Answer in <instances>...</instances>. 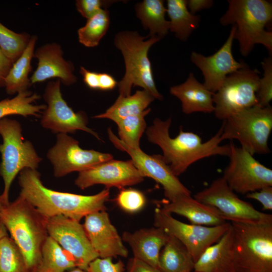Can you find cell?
<instances>
[{
  "label": "cell",
  "instance_id": "28",
  "mask_svg": "<svg viewBox=\"0 0 272 272\" xmlns=\"http://www.w3.org/2000/svg\"><path fill=\"white\" fill-rule=\"evenodd\" d=\"M37 39L36 35L31 36L26 49L13 63L5 81L8 94L12 95L28 90L31 85L29 75L32 70L31 60Z\"/></svg>",
  "mask_w": 272,
  "mask_h": 272
},
{
  "label": "cell",
  "instance_id": "42",
  "mask_svg": "<svg viewBox=\"0 0 272 272\" xmlns=\"http://www.w3.org/2000/svg\"><path fill=\"white\" fill-rule=\"evenodd\" d=\"M80 73L83 81L89 88L99 89V73L88 70L83 66L80 67Z\"/></svg>",
  "mask_w": 272,
  "mask_h": 272
},
{
  "label": "cell",
  "instance_id": "7",
  "mask_svg": "<svg viewBox=\"0 0 272 272\" xmlns=\"http://www.w3.org/2000/svg\"><path fill=\"white\" fill-rule=\"evenodd\" d=\"M21 124L16 120L4 118L0 120L1 162L0 176L4 182L1 194L6 205L10 201L9 192L12 183L18 173L25 169L36 170L41 161L32 144L25 141Z\"/></svg>",
  "mask_w": 272,
  "mask_h": 272
},
{
  "label": "cell",
  "instance_id": "44",
  "mask_svg": "<svg viewBox=\"0 0 272 272\" xmlns=\"http://www.w3.org/2000/svg\"><path fill=\"white\" fill-rule=\"evenodd\" d=\"M13 64L0 48V88L5 87V79Z\"/></svg>",
  "mask_w": 272,
  "mask_h": 272
},
{
  "label": "cell",
  "instance_id": "36",
  "mask_svg": "<svg viewBox=\"0 0 272 272\" xmlns=\"http://www.w3.org/2000/svg\"><path fill=\"white\" fill-rule=\"evenodd\" d=\"M115 201L117 206L124 211L134 213L144 207L146 199L142 191L129 188L120 189Z\"/></svg>",
  "mask_w": 272,
  "mask_h": 272
},
{
  "label": "cell",
  "instance_id": "48",
  "mask_svg": "<svg viewBox=\"0 0 272 272\" xmlns=\"http://www.w3.org/2000/svg\"><path fill=\"white\" fill-rule=\"evenodd\" d=\"M7 205L4 202L3 198L2 197V195H0V213H1L3 209L5 208V206Z\"/></svg>",
  "mask_w": 272,
  "mask_h": 272
},
{
  "label": "cell",
  "instance_id": "17",
  "mask_svg": "<svg viewBox=\"0 0 272 272\" xmlns=\"http://www.w3.org/2000/svg\"><path fill=\"white\" fill-rule=\"evenodd\" d=\"M144 179L131 160L121 161L113 159L79 172L75 184L81 189L102 184L107 188L115 187L120 190L139 184Z\"/></svg>",
  "mask_w": 272,
  "mask_h": 272
},
{
  "label": "cell",
  "instance_id": "33",
  "mask_svg": "<svg viewBox=\"0 0 272 272\" xmlns=\"http://www.w3.org/2000/svg\"><path fill=\"white\" fill-rule=\"evenodd\" d=\"M110 24L108 11L102 9L87 19L83 27L78 30L79 41L87 47L97 46L106 34Z\"/></svg>",
  "mask_w": 272,
  "mask_h": 272
},
{
  "label": "cell",
  "instance_id": "8",
  "mask_svg": "<svg viewBox=\"0 0 272 272\" xmlns=\"http://www.w3.org/2000/svg\"><path fill=\"white\" fill-rule=\"evenodd\" d=\"M222 141L236 140L252 155L270 152L268 141L272 130V108L258 105L235 114L222 123Z\"/></svg>",
  "mask_w": 272,
  "mask_h": 272
},
{
  "label": "cell",
  "instance_id": "3",
  "mask_svg": "<svg viewBox=\"0 0 272 272\" xmlns=\"http://www.w3.org/2000/svg\"><path fill=\"white\" fill-rule=\"evenodd\" d=\"M0 220L22 253L28 272H35L49 236L47 218L19 195L3 209Z\"/></svg>",
  "mask_w": 272,
  "mask_h": 272
},
{
  "label": "cell",
  "instance_id": "9",
  "mask_svg": "<svg viewBox=\"0 0 272 272\" xmlns=\"http://www.w3.org/2000/svg\"><path fill=\"white\" fill-rule=\"evenodd\" d=\"M259 75L248 66L228 75L213 96L216 117L224 121L257 105Z\"/></svg>",
  "mask_w": 272,
  "mask_h": 272
},
{
  "label": "cell",
  "instance_id": "31",
  "mask_svg": "<svg viewBox=\"0 0 272 272\" xmlns=\"http://www.w3.org/2000/svg\"><path fill=\"white\" fill-rule=\"evenodd\" d=\"M40 98V95L37 93L26 90L18 93L12 99L1 101L0 120L11 115L40 117L46 105L33 104Z\"/></svg>",
  "mask_w": 272,
  "mask_h": 272
},
{
  "label": "cell",
  "instance_id": "1",
  "mask_svg": "<svg viewBox=\"0 0 272 272\" xmlns=\"http://www.w3.org/2000/svg\"><path fill=\"white\" fill-rule=\"evenodd\" d=\"M172 120L156 118L153 124L146 130L148 140L158 145L162 150L163 157L173 173L178 177L194 162L214 156L229 157V145H221L223 125L217 133L205 142L193 132L184 131L179 128L178 134L172 138L169 128Z\"/></svg>",
  "mask_w": 272,
  "mask_h": 272
},
{
  "label": "cell",
  "instance_id": "12",
  "mask_svg": "<svg viewBox=\"0 0 272 272\" xmlns=\"http://www.w3.org/2000/svg\"><path fill=\"white\" fill-rule=\"evenodd\" d=\"M154 225L178 239L188 249L195 262L209 246L220 239L231 223L227 222L216 226L186 224L175 219L160 208H157L155 210Z\"/></svg>",
  "mask_w": 272,
  "mask_h": 272
},
{
  "label": "cell",
  "instance_id": "46",
  "mask_svg": "<svg viewBox=\"0 0 272 272\" xmlns=\"http://www.w3.org/2000/svg\"><path fill=\"white\" fill-rule=\"evenodd\" d=\"M8 236H9L8 231L4 224L0 220V241Z\"/></svg>",
  "mask_w": 272,
  "mask_h": 272
},
{
  "label": "cell",
  "instance_id": "20",
  "mask_svg": "<svg viewBox=\"0 0 272 272\" xmlns=\"http://www.w3.org/2000/svg\"><path fill=\"white\" fill-rule=\"evenodd\" d=\"M34 57L38 60L37 67L31 77V84L57 78L64 85L70 86L76 83L73 63L63 57V51L57 43L44 44L34 52Z\"/></svg>",
  "mask_w": 272,
  "mask_h": 272
},
{
  "label": "cell",
  "instance_id": "19",
  "mask_svg": "<svg viewBox=\"0 0 272 272\" xmlns=\"http://www.w3.org/2000/svg\"><path fill=\"white\" fill-rule=\"evenodd\" d=\"M84 218V228L99 257H127L128 251L105 211L93 212Z\"/></svg>",
  "mask_w": 272,
  "mask_h": 272
},
{
  "label": "cell",
  "instance_id": "6",
  "mask_svg": "<svg viewBox=\"0 0 272 272\" xmlns=\"http://www.w3.org/2000/svg\"><path fill=\"white\" fill-rule=\"evenodd\" d=\"M230 223L235 272H272V223Z\"/></svg>",
  "mask_w": 272,
  "mask_h": 272
},
{
  "label": "cell",
  "instance_id": "5",
  "mask_svg": "<svg viewBox=\"0 0 272 272\" xmlns=\"http://www.w3.org/2000/svg\"><path fill=\"white\" fill-rule=\"evenodd\" d=\"M146 38L137 31H123L115 35L114 43L121 52L125 66L124 77L117 83L119 96L130 95L131 88L138 86L161 100L163 97L156 88L148 57L150 48L160 39L153 36L145 40Z\"/></svg>",
  "mask_w": 272,
  "mask_h": 272
},
{
  "label": "cell",
  "instance_id": "13",
  "mask_svg": "<svg viewBox=\"0 0 272 272\" xmlns=\"http://www.w3.org/2000/svg\"><path fill=\"white\" fill-rule=\"evenodd\" d=\"M107 132L109 140L115 147L130 156V160L144 177L151 178L162 186L167 200L191 195V191L173 173L162 155H148L141 149L130 148L122 142L110 128H108Z\"/></svg>",
  "mask_w": 272,
  "mask_h": 272
},
{
  "label": "cell",
  "instance_id": "4",
  "mask_svg": "<svg viewBox=\"0 0 272 272\" xmlns=\"http://www.w3.org/2000/svg\"><path fill=\"white\" fill-rule=\"evenodd\" d=\"M228 3L220 23L236 26L234 39L239 42L241 55L247 56L257 44L271 53L272 32L265 29L272 20L271 3L265 0H228Z\"/></svg>",
  "mask_w": 272,
  "mask_h": 272
},
{
  "label": "cell",
  "instance_id": "24",
  "mask_svg": "<svg viewBox=\"0 0 272 272\" xmlns=\"http://www.w3.org/2000/svg\"><path fill=\"white\" fill-rule=\"evenodd\" d=\"M170 93L180 100L182 112L185 114L214 111V93L200 83L192 73L189 74L184 83L171 87Z\"/></svg>",
  "mask_w": 272,
  "mask_h": 272
},
{
  "label": "cell",
  "instance_id": "32",
  "mask_svg": "<svg viewBox=\"0 0 272 272\" xmlns=\"http://www.w3.org/2000/svg\"><path fill=\"white\" fill-rule=\"evenodd\" d=\"M150 111V108H147L140 114L126 117L116 123L119 139L127 147L141 149V138L147 129L145 117Z\"/></svg>",
  "mask_w": 272,
  "mask_h": 272
},
{
  "label": "cell",
  "instance_id": "25",
  "mask_svg": "<svg viewBox=\"0 0 272 272\" xmlns=\"http://www.w3.org/2000/svg\"><path fill=\"white\" fill-rule=\"evenodd\" d=\"M194 264L186 247L176 237L169 234L159 255L158 268L162 272H192Z\"/></svg>",
  "mask_w": 272,
  "mask_h": 272
},
{
  "label": "cell",
  "instance_id": "43",
  "mask_svg": "<svg viewBox=\"0 0 272 272\" xmlns=\"http://www.w3.org/2000/svg\"><path fill=\"white\" fill-rule=\"evenodd\" d=\"M212 0H188L186 1L187 8L190 13L195 15L197 12L213 7Z\"/></svg>",
  "mask_w": 272,
  "mask_h": 272
},
{
  "label": "cell",
  "instance_id": "15",
  "mask_svg": "<svg viewBox=\"0 0 272 272\" xmlns=\"http://www.w3.org/2000/svg\"><path fill=\"white\" fill-rule=\"evenodd\" d=\"M47 157L57 178L82 172L113 158L109 153L82 149L78 141L65 133L57 134L56 144L49 150Z\"/></svg>",
  "mask_w": 272,
  "mask_h": 272
},
{
  "label": "cell",
  "instance_id": "37",
  "mask_svg": "<svg viewBox=\"0 0 272 272\" xmlns=\"http://www.w3.org/2000/svg\"><path fill=\"white\" fill-rule=\"evenodd\" d=\"M263 70V77L259 79L256 93L257 104L264 107L270 106L272 99V58L269 56L261 62Z\"/></svg>",
  "mask_w": 272,
  "mask_h": 272
},
{
  "label": "cell",
  "instance_id": "38",
  "mask_svg": "<svg viewBox=\"0 0 272 272\" xmlns=\"http://www.w3.org/2000/svg\"><path fill=\"white\" fill-rule=\"evenodd\" d=\"M124 264L120 259L114 262L112 258L97 257L89 263L87 271L124 272Z\"/></svg>",
  "mask_w": 272,
  "mask_h": 272
},
{
  "label": "cell",
  "instance_id": "16",
  "mask_svg": "<svg viewBox=\"0 0 272 272\" xmlns=\"http://www.w3.org/2000/svg\"><path fill=\"white\" fill-rule=\"evenodd\" d=\"M46 226L49 236L72 256L77 267L87 271L89 263L99 257L80 222L59 215L47 218Z\"/></svg>",
  "mask_w": 272,
  "mask_h": 272
},
{
  "label": "cell",
  "instance_id": "2",
  "mask_svg": "<svg viewBox=\"0 0 272 272\" xmlns=\"http://www.w3.org/2000/svg\"><path fill=\"white\" fill-rule=\"evenodd\" d=\"M37 170L25 169L21 171L19 195L46 218L61 215L80 222L92 213L105 211L109 188L90 195L58 191L45 186Z\"/></svg>",
  "mask_w": 272,
  "mask_h": 272
},
{
  "label": "cell",
  "instance_id": "23",
  "mask_svg": "<svg viewBox=\"0 0 272 272\" xmlns=\"http://www.w3.org/2000/svg\"><path fill=\"white\" fill-rule=\"evenodd\" d=\"M231 224L220 239L209 246L194 264L195 272H235Z\"/></svg>",
  "mask_w": 272,
  "mask_h": 272
},
{
  "label": "cell",
  "instance_id": "49",
  "mask_svg": "<svg viewBox=\"0 0 272 272\" xmlns=\"http://www.w3.org/2000/svg\"><path fill=\"white\" fill-rule=\"evenodd\" d=\"M193 272H195V271H193Z\"/></svg>",
  "mask_w": 272,
  "mask_h": 272
},
{
  "label": "cell",
  "instance_id": "29",
  "mask_svg": "<svg viewBox=\"0 0 272 272\" xmlns=\"http://www.w3.org/2000/svg\"><path fill=\"white\" fill-rule=\"evenodd\" d=\"M166 9L170 20L169 31L180 40L186 41L198 28L200 16L190 13L185 0H168Z\"/></svg>",
  "mask_w": 272,
  "mask_h": 272
},
{
  "label": "cell",
  "instance_id": "26",
  "mask_svg": "<svg viewBox=\"0 0 272 272\" xmlns=\"http://www.w3.org/2000/svg\"><path fill=\"white\" fill-rule=\"evenodd\" d=\"M135 10L144 28L149 30L148 38L157 36L161 39L168 34L170 23L165 19L167 9L163 1L144 0L135 5Z\"/></svg>",
  "mask_w": 272,
  "mask_h": 272
},
{
  "label": "cell",
  "instance_id": "45",
  "mask_svg": "<svg viewBox=\"0 0 272 272\" xmlns=\"http://www.w3.org/2000/svg\"><path fill=\"white\" fill-rule=\"evenodd\" d=\"M99 89L108 91L113 89L117 82L111 75L107 73H99Z\"/></svg>",
  "mask_w": 272,
  "mask_h": 272
},
{
  "label": "cell",
  "instance_id": "35",
  "mask_svg": "<svg viewBox=\"0 0 272 272\" xmlns=\"http://www.w3.org/2000/svg\"><path fill=\"white\" fill-rule=\"evenodd\" d=\"M31 36L26 33L15 32L0 22V48L13 63L26 49Z\"/></svg>",
  "mask_w": 272,
  "mask_h": 272
},
{
  "label": "cell",
  "instance_id": "14",
  "mask_svg": "<svg viewBox=\"0 0 272 272\" xmlns=\"http://www.w3.org/2000/svg\"><path fill=\"white\" fill-rule=\"evenodd\" d=\"M60 81L49 82L46 86L43 98L47 103L40 121L43 127L57 133H74L81 130L101 140L98 134L88 127V118L82 111L75 112L62 97Z\"/></svg>",
  "mask_w": 272,
  "mask_h": 272
},
{
  "label": "cell",
  "instance_id": "39",
  "mask_svg": "<svg viewBox=\"0 0 272 272\" xmlns=\"http://www.w3.org/2000/svg\"><path fill=\"white\" fill-rule=\"evenodd\" d=\"M112 1L101 0H77V11L84 18L88 19L99 12L103 8L108 7Z\"/></svg>",
  "mask_w": 272,
  "mask_h": 272
},
{
  "label": "cell",
  "instance_id": "10",
  "mask_svg": "<svg viewBox=\"0 0 272 272\" xmlns=\"http://www.w3.org/2000/svg\"><path fill=\"white\" fill-rule=\"evenodd\" d=\"M212 206L226 221L248 223H272V215L257 210L251 203L240 199L222 177L214 180L193 197Z\"/></svg>",
  "mask_w": 272,
  "mask_h": 272
},
{
  "label": "cell",
  "instance_id": "21",
  "mask_svg": "<svg viewBox=\"0 0 272 272\" xmlns=\"http://www.w3.org/2000/svg\"><path fill=\"white\" fill-rule=\"evenodd\" d=\"M169 234L162 228H143L122 233V241L131 248L133 257L158 268L159 257Z\"/></svg>",
  "mask_w": 272,
  "mask_h": 272
},
{
  "label": "cell",
  "instance_id": "30",
  "mask_svg": "<svg viewBox=\"0 0 272 272\" xmlns=\"http://www.w3.org/2000/svg\"><path fill=\"white\" fill-rule=\"evenodd\" d=\"M75 267L77 264L72 256L48 236L42 247L35 272H65Z\"/></svg>",
  "mask_w": 272,
  "mask_h": 272
},
{
  "label": "cell",
  "instance_id": "41",
  "mask_svg": "<svg viewBox=\"0 0 272 272\" xmlns=\"http://www.w3.org/2000/svg\"><path fill=\"white\" fill-rule=\"evenodd\" d=\"M126 269L127 272H162L158 267L134 257L128 259Z\"/></svg>",
  "mask_w": 272,
  "mask_h": 272
},
{
  "label": "cell",
  "instance_id": "34",
  "mask_svg": "<svg viewBox=\"0 0 272 272\" xmlns=\"http://www.w3.org/2000/svg\"><path fill=\"white\" fill-rule=\"evenodd\" d=\"M0 272H28L22 253L9 236L0 241Z\"/></svg>",
  "mask_w": 272,
  "mask_h": 272
},
{
  "label": "cell",
  "instance_id": "40",
  "mask_svg": "<svg viewBox=\"0 0 272 272\" xmlns=\"http://www.w3.org/2000/svg\"><path fill=\"white\" fill-rule=\"evenodd\" d=\"M245 195L247 198L259 201L262 205L263 210H272V186L266 187Z\"/></svg>",
  "mask_w": 272,
  "mask_h": 272
},
{
  "label": "cell",
  "instance_id": "27",
  "mask_svg": "<svg viewBox=\"0 0 272 272\" xmlns=\"http://www.w3.org/2000/svg\"><path fill=\"white\" fill-rule=\"evenodd\" d=\"M155 99L149 92L145 90H137L132 95L119 96L104 113L95 115L93 118H107L116 123L126 117L142 113Z\"/></svg>",
  "mask_w": 272,
  "mask_h": 272
},
{
  "label": "cell",
  "instance_id": "22",
  "mask_svg": "<svg viewBox=\"0 0 272 272\" xmlns=\"http://www.w3.org/2000/svg\"><path fill=\"white\" fill-rule=\"evenodd\" d=\"M161 205L160 208L163 211L182 216L191 224L216 226L227 222L218 210L197 200L191 195H182L172 201L166 199Z\"/></svg>",
  "mask_w": 272,
  "mask_h": 272
},
{
  "label": "cell",
  "instance_id": "47",
  "mask_svg": "<svg viewBox=\"0 0 272 272\" xmlns=\"http://www.w3.org/2000/svg\"><path fill=\"white\" fill-rule=\"evenodd\" d=\"M65 272H87V271L80 268L75 267L74 268L66 271Z\"/></svg>",
  "mask_w": 272,
  "mask_h": 272
},
{
  "label": "cell",
  "instance_id": "11",
  "mask_svg": "<svg viewBox=\"0 0 272 272\" xmlns=\"http://www.w3.org/2000/svg\"><path fill=\"white\" fill-rule=\"evenodd\" d=\"M230 146V162L223 178L235 192L246 194L272 186L271 169L241 147H237L232 142Z\"/></svg>",
  "mask_w": 272,
  "mask_h": 272
},
{
  "label": "cell",
  "instance_id": "18",
  "mask_svg": "<svg viewBox=\"0 0 272 272\" xmlns=\"http://www.w3.org/2000/svg\"><path fill=\"white\" fill-rule=\"evenodd\" d=\"M236 26L233 25L229 35L221 48L213 54L206 56L192 51L190 59L201 72L205 87L215 93L219 89L226 78L236 71L248 65L243 61H238L232 54Z\"/></svg>",
  "mask_w": 272,
  "mask_h": 272
}]
</instances>
